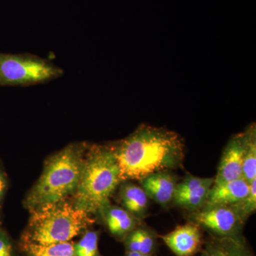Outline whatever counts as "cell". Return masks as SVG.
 <instances>
[{"instance_id":"obj_22","label":"cell","mask_w":256,"mask_h":256,"mask_svg":"<svg viewBox=\"0 0 256 256\" xmlns=\"http://www.w3.org/2000/svg\"><path fill=\"white\" fill-rule=\"evenodd\" d=\"M124 256H154V255H144V254H138V252H126Z\"/></svg>"},{"instance_id":"obj_20","label":"cell","mask_w":256,"mask_h":256,"mask_svg":"<svg viewBox=\"0 0 256 256\" xmlns=\"http://www.w3.org/2000/svg\"><path fill=\"white\" fill-rule=\"evenodd\" d=\"M0 256H13L12 244L8 233L0 227Z\"/></svg>"},{"instance_id":"obj_6","label":"cell","mask_w":256,"mask_h":256,"mask_svg":"<svg viewBox=\"0 0 256 256\" xmlns=\"http://www.w3.org/2000/svg\"><path fill=\"white\" fill-rule=\"evenodd\" d=\"M190 222L198 224L212 236L240 238L246 222L232 205L203 208L192 212Z\"/></svg>"},{"instance_id":"obj_7","label":"cell","mask_w":256,"mask_h":256,"mask_svg":"<svg viewBox=\"0 0 256 256\" xmlns=\"http://www.w3.org/2000/svg\"><path fill=\"white\" fill-rule=\"evenodd\" d=\"M250 134V126L229 140L224 148L214 184L242 178V162Z\"/></svg>"},{"instance_id":"obj_9","label":"cell","mask_w":256,"mask_h":256,"mask_svg":"<svg viewBox=\"0 0 256 256\" xmlns=\"http://www.w3.org/2000/svg\"><path fill=\"white\" fill-rule=\"evenodd\" d=\"M202 229L198 224L190 222L159 237L175 256H196L203 249Z\"/></svg>"},{"instance_id":"obj_19","label":"cell","mask_w":256,"mask_h":256,"mask_svg":"<svg viewBox=\"0 0 256 256\" xmlns=\"http://www.w3.org/2000/svg\"><path fill=\"white\" fill-rule=\"evenodd\" d=\"M232 206L238 212L242 220L246 222L248 218L256 210V178L250 184V190L246 196L240 201L232 204Z\"/></svg>"},{"instance_id":"obj_15","label":"cell","mask_w":256,"mask_h":256,"mask_svg":"<svg viewBox=\"0 0 256 256\" xmlns=\"http://www.w3.org/2000/svg\"><path fill=\"white\" fill-rule=\"evenodd\" d=\"M159 236L146 226H138L124 239L126 252H138L144 255H154Z\"/></svg>"},{"instance_id":"obj_3","label":"cell","mask_w":256,"mask_h":256,"mask_svg":"<svg viewBox=\"0 0 256 256\" xmlns=\"http://www.w3.org/2000/svg\"><path fill=\"white\" fill-rule=\"evenodd\" d=\"M121 182L118 164L109 144L88 146L73 204L88 214H98L110 203Z\"/></svg>"},{"instance_id":"obj_13","label":"cell","mask_w":256,"mask_h":256,"mask_svg":"<svg viewBox=\"0 0 256 256\" xmlns=\"http://www.w3.org/2000/svg\"><path fill=\"white\" fill-rule=\"evenodd\" d=\"M120 186L118 200L122 208L128 210L138 220H142L146 218L149 207V196L140 186L122 182Z\"/></svg>"},{"instance_id":"obj_2","label":"cell","mask_w":256,"mask_h":256,"mask_svg":"<svg viewBox=\"0 0 256 256\" xmlns=\"http://www.w3.org/2000/svg\"><path fill=\"white\" fill-rule=\"evenodd\" d=\"M86 149L84 143L69 144L46 160L43 172L25 198L30 212L62 201L75 192Z\"/></svg>"},{"instance_id":"obj_12","label":"cell","mask_w":256,"mask_h":256,"mask_svg":"<svg viewBox=\"0 0 256 256\" xmlns=\"http://www.w3.org/2000/svg\"><path fill=\"white\" fill-rule=\"evenodd\" d=\"M98 214L102 217L111 235L118 240H124L128 234L140 224V220L122 206L110 204V202L102 207Z\"/></svg>"},{"instance_id":"obj_10","label":"cell","mask_w":256,"mask_h":256,"mask_svg":"<svg viewBox=\"0 0 256 256\" xmlns=\"http://www.w3.org/2000/svg\"><path fill=\"white\" fill-rule=\"evenodd\" d=\"M139 182L149 198L160 206L168 207L172 203L178 182L171 172L148 175L139 180Z\"/></svg>"},{"instance_id":"obj_8","label":"cell","mask_w":256,"mask_h":256,"mask_svg":"<svg viewBox=\"0 0 256 256\" xmlns=\"http://www.w3.org/2000/svg\"><path fill=\"white\" fill-rule=\"evenodd\" d=\"M214 178H204L188 174L176 184L172 203L190 212L202 210L208 198Z\"/></svg>"},{"instance_id":"obj_11","label":"cell","mask_w":256,"mask_h":256,"mask_svg":"<svg viewBox=\"0 0 256 256\" xmlns=\"http://www.w3.org/2000/svg\"><path fill=\"white\" fill-rule=\"evenodd\" d=\"M250 184L244 178L214 184L203 208L234 204L246 196L250 190Z\"/></svg>"},{"instance_id":"obj_5","label":"cell","mask_w":256,"mask_h":256,"mask_svg":"<svg viewBox=\"0 0 256 256\" xmlns=\"http://www.w3.org/2000/svg\"><path fill=\"white\" fill-rule=\"evenodd\" d=\"M63 73L54 64L36 56L0 53V86L41 84Z\"/></svg>"},{"instance_id":"obj_25","label":"cell","mask_w":256,"mask_h":256,"mask_svg":"<svg viewBox=\"0 0 256 256\" xmlns=\"http://www.w3.org/2000/svg\"><path fill=\"white\" fill-rule=\"evenodd\" d=\"M0 227H1V226H0Z\"/></svg>"},{"instance_id":"obj_4","label":"cell","mask_w":256,"mask_h":256,"mask_svg":"<svg viewBox=\"0 0 256 256\" xmlns=\"http://www.w3.org/2000/svg\"><path fill=\"white\" fill-rule=\"evenodd\" d=\"M31 216L22 242L48 245L70 242L94 220L88 214L62 200L30 210Z\"/></svg>"},{"instance_id":"obj_21","label":"cell","mask_w":256,"mask_h":256,"mask_svg":"<svg viewBox=\"0 0 256 256\" xmlns=\"http://www.w3.org/2000/svg\"><path fill=\"white\" fill-rule=\"evenodd\" d=\"M8 186V178H6V174H5L4 170L0 168V206H1L5 194H6Z\"/></svg>"},{"instance_id":"obj_18","label":"cell","mask_w":256,"mask_h":256,"mask_svg":"<svg viewBox=\"0 0 256 256\" xmlns=\"http://www.w3.org/2000/svg\"><path fill=\"white\" fill-rule=\"evenodd\" d=\"M99 234L87 230L82 239L74 244L76 256H100L98 250Z\"/></svg>"},{"instance_id":"obj_1","label":"cell","mask_w":256,"mask_h":256,"mask_svg":"<svg viewBox=\"0 0 256 256\" xmlns=\"http://www.w3.org/2000/svg\"><path fill=\"white\" fill-rule=\"evenodd\" d=\"M118 164L122 182L171 172L183 165L185 146L180 134L149 124H140L130 134L109 144Z\"/></svg>"},{"instance_id":"obj_17","label":"cell","mask_w":256,"mask_h":256,"mask_svg":"<svg viewBox=\"0 0 256 256\" xmlns=\"http://www.w3.org/2000/svg\"><path fill=\"white\" fill-rule=\"evenodd\" d=\"M249 126L250 134L242 162V178L250 183L256 178V129L255 124Z\"/></svg>"},{"instance_id":"obj_16","label":"cell","mask_w":256,"mask_h":256,"mask_svg":"<svg viewBox=\"0 0 256 256\" xmlns=\"http://www.w3.org/2000/svg\"><path fill=\"white\" fill-rule=\"evenodd\" d=\"M28 256H76L74 244L70 242L48 245L23 242Z\"/></svg>"},{"instance_id":"obj_14","label":"cell","mask_w":256,"mask_h":256,"mask_svg":"<svg viewBox=\"0 0 256 256\" xmlns=\"http://www.w3.org/2000/svg\"><path fill=\"white\" fill-rule=\"evenodd\" d=\"M203 250L210 256H254L244 236L218 238L210 236Z\"/></svg>"},{"instance_id":"obj_24","label":"cell","mask_w":256,"mask_h":256,"mask_svg":"<svg viewBox=\"0 0 256 256\" xmlns=\"http://www.w3.org/2000/svg\"></svg>"},{"instance_id":"obj_23","label":"cell","mask_w":256,"mask_h":256,"mask_svg":"<svg viewBox=\"0 0 256 256\" xmlns=\"http://www.w3.org/2000/svg\"><path fill=\"white\" fill-rule=\"evenodd\" d=\"M198 256H210L208 255V254H206V252H204V250L202 249V250L201 252V254H200V255H198Z\"/></svg>"}]
</instances>
